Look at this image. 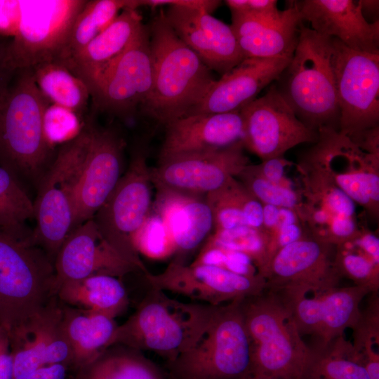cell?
Instances as JSON below:
<instances>
[{
  "mask_svg": "<svg viewBox=\"0 0 379 379\" xmlns=\"http://www.w3.org/2000/svg\"><path fill=\"white\" fill-rule=\"evenodd\" d=\"M153 82L140 110L166 125L185 117L215 81L211 70L167 22L164 11L147 26Z\"/></svg>",
  "mask_w": 379,
  "mask_h": 379,
  "instance_id": "1",
  "label": "cell"
},
{
  "mask_svg": "<svg viewBox=\"0 0 379 379\" xmlns=\"http://www.w3.org/2000/svg\"><path fill=\"white\" fill-rule=\"evenodd\" d=\"M50 104L29 67L17 69L0 99V166L23 187L27 182L38 185L52 161L53 147L44 126Z\"/></svg>",
  "mask_w": 379,
  "mask_h": 379,
  "instance_id": "2",
  "label": "cell"
},
{
  "mask_svg": "<svg viewBox=\"0 0 379 379\" xmlns=\"http://www.w3.org/2000/svg\"><path fill=\"white\" fill-rule=\"evenodd\" d=\"M218 307L183 302L150 286L134 312L118 325L109 346L119 344L150 351L166 362L172 361L196 343L209 326Z\"/></svg>",
  "mask_w": 379,
  "mask_h": 379,
  "instance_id": "3",
  "label": "cell"
},
{
  "mask_svg": "<svg viewBox=\"0 0 379 379\" xmlns=\"http://www.w3.org/2000/svg\"><path fill=\"white\" fill-rule=\"evenodd\" d=\"M333 38L302 25L293 56L274 83L297 118L316 131H339Z\"/></svg>",
  "mask_w": 379,
  "mask_h": 379,
  "instance_id": "4",
  "label": "cell"
},
{
  "mask_svg": "<svg viewBox=\"0 0 379 379\" xmlns=\"http://www.w3.org/2000/svg\"><path fill=\"white\" fill-rule=\"evenodd\" d=\"M239 304L252 346L251 377L301 379L310 348L278 295L265 289Z\"/></svg>",
  "mask_w": 379,
  "mask_h": 379,
  "instance_id": "5",
  "label": "cell"
},
{
  "mask_svg": "<svg viewBox=\"0 0 379 379\" xmlns=\"http://www.w3.org/2000/svg\"><path fill=\"white\" fill-rule=\"evenodd\" d=\"M239 300L218 306L196 343L167 361V379H249L252 346Z\"/></svg>",
  "mask_w": 379,
  "mask_h": 379,
  "instance_id": "6",
  "label": "cell"
},
{
  "mask_svg": "<svg viewBox=\"0 0 379 379\" xmlns=\"http://www.w3.org/2000/svg\"><path fill=\"white\" fill-rule=\"evenodd\" d=\"M55 296L54 265L46 253L0 229V326L11 333Z\"/></svg>",
  "mask_w": 379,
  "mask_h": 379,
  "instance_id": "7",
  "label": "cell"
},
{
  "mask_svg": "<svg viewBox=\"0 0 379 379\" xmlns=\"http://www.w3.org/2000/svg\"><path fill=\"white\" fill-rule=\"evenodd\" d=\"M91 125L84 124L75 138L62 144L37 185L32 244L43 250L53 265L73 230L74 190L86 157Z\"/></svg>",
  "mask_w": 379,
  "mask_h": 379,
  "instance_id": "8",
  "label": "cell"
},
{
  "mask_svg": "<svg viewBox=\"0 0 379 379\" xmlns=\"http://www.w3.org/2000/svg\"><path fill=\"white\" fill-rule=\"evenodd\" d=\"M152 183L146 154L137 150L116 187L93 220L103 239L144 276L149 274L135 237L150 214Z\"/></svg>",
  "mask_w": 379,
  "mask_h": 379,
  "instance_id": "9",
  "label": "cell"
},
{
  "mask_svg": "<svg viewBox=\"0 0 379 379\" xmlns=\"http://www.w3.org/2000/svg\"><path fill=\"white\" fill-rule=\"evenodd\" d=\"M339 132L351 136L378 126L379 54L357 51L333 38Z\"/></svg>",
  "mask_w": 379,
  "mask_h": 379,
  "instance_id": "10",
  "label": "cell"
},
{
  "mask_svg": "<svg viewBox=\"0 0 379 379\" xmlns=\"http://www.w3.org/2000/svg\"><path fill=\"white\" fill-rule=\"evenodd\" d=\"M20 19L11 41L16 69L56 60L86 0L19 1Z\"/></svg>",
  "mask_w": 379,
  "mask_h": 379,
  "instance_id": "11",
  "label": "cell"
},
{
  "mask_svg": "<svg viewBox=\"0 0 379 379\" xmlns=\"http://www.w3.org/2000/svg\"><path fill=\"white\" fill-rule=\"evenodd\" d=\"M243 144L206 152L189 153L159 159L150 168L159 193L199 197L215 192L248 166Z\"/></svg>",
  "mask_w": 379,
  "mask_h": 379,
  "instance_id": "12",
  "label": "cell"
},
{
  "mask_svg": "<svg viewBox=\"0 0 379 379\" xmlns=\"http://www.w3.org/2000/svg\"><path fill=\"white\" fill-rule=\"evenodd\" d=\"M153 67L147 26L143 25L131 45L89 90L95 109L129 118L148 98Z\"/></svg>",
  "mask_w": 379,
  "mask_h": 379,
  "instance_id": "13",
  "label": "cell"
},
{
  "mask_svg": "<svg viewBox=\"0 0 379 379\" xmlns=\"http://www.w3.org/2000/svg\"><path fill=\"white\" fill-rule=\"evenodd\" d=\"M145 277L152 287L213 306L258 295L266 289V281L258 273L245 276L203 264L172 261L161 273H149Z\"/></svg>",
  "mask_w": 379,
  "mask_h": 379,
  "instance_id": "14",
  "label": "cell"
},
{
  "mask_svg": "<svg viewBox=\"0 0 379 379\" xmlns=\"http://www.w3.org/2000/svg\"><path fill=\"white\" fill-rule=\"evenodd\" d=\"M244 119V148L262 161L284 157L292 147L315 142L318 133L295 116L274 84L266 93L241 109Z\"/></svg>",
  "mask_w": 379,
  "mask_h": 379,
  "instance_id": "15",
  "label": "cell"
},
{
  "mask_svg": "<svg viewBox=\"0 0 379 379\" xmlns=\"http://www.w3.org/2000/svg\"><path fill=\"white\" fill-rule=\"evenodd\" d=\"M311 157L355 204L378 215L379 156L364 152L348 136L331 131L320 136Z\"/></svg>",
  "mask_w": 379,
  "mask_h": 379,
  "instance_id": "16",
  "label": "cell"
},
{
  "mask_svg": "<svg viewBox=\"0 0 379 379\" xmlns=\"http://www.w3.org/2000/svg\"><path fill=\"white\" fill-rule=\"evenodd\" d=\"M336 251L337 246L306 234L279 248L258 274L271 291H322L338 286L342 277L335 263Z\"/></svg>",
  "mask_w": 379,
  "mask_h": 379,
  "instance_id": "17",
  "label": "cell"
},
{
  "mask_svg": "<svg viewBox=\"0 0 379 379\" xmlns=\"http://www.w3.org/2000/svg\"><path fill=\"white\" fill-rule=\"evenodd\" d=\"M125 145L124 138L114 129L91 124L86 157L74 190L73 230L92 219L116 187L124 173Z\"/></svg>",
  "mask_w": 379,
  "mask_h": 379,
  "instance_id": "18",
  "label": "cell"
},
{
  "mask_svg": "<svg viewBox=\"0 0 379 379\" xmlns=\"http://www.w3.org/2000/svg\"><path fill=\"white\" fill-rule=\"evenodd\" d=\"M9 337L13 378L54 364H65L72 368V350L62 326V305L57 295Z\"/></svg>",
  "mask_w": 379,
  "mask_h": 379,
  "instance_id": "19",
  "label": "cell"
},
{
  "mask_svg": "<svg viewBox=\"0 0 379 379\" xmlns=\"http://www.w3.org/2000/svg\"><path fill=\"white\" fill-rule=\"evenodd\" d=\"M164 13L176 35L211 71L222 75L245 59L231 26L211 13L173 6Z\"/></svg>",
  "mask_w": 379,
  "mask_h": 379,
  "instance_id": "20",
  "label": "cell"
},
{
  "mask_svg": "<svg viewBox=\"0 0 379 379\" xmlns=\"http://www.w3.org/2000/svg\"><path fill=\"white\" fill-rule=\"evenodd\" d=\"M54 269L56 293L58 288L66 282L97 274L121 278L138 271L103 239L93 219L70 232L55 257Z\"/></svg>",
  "mask_w": 379,
  "mask_h": 379,
  "instance_id": "21",
  "label": "cell"
},
{
  "mask_svg": "<svg viewBox=\"0 0 379 379\" xmlns=\"http://www.w3.org/2000/svg\"><path fill=\"white\" fill-rule=\"evenodd\" d=\"M292 57L246 58L215 80L202 99L187 114L223 113L240 110L275 81Z\"/></svg>",
  "mask_w": 379,
  "mask_h": 379,
  "instance_id": "22",
  "label": "cell"
},
{
  "mask_svg": "<svg viewBox=\"0 0 379 379\" xmlns=\"http://www.w3.org/2000/svg\"><path fill=\"white\" fill-rule=\"evenodd\" d=\"M241 111L185 116L165 125L159 159L168 157L213 152L243 144Z\"/></svg>",
  "mask_w": 379,
  "mask_h": 379,
  "instance_id": "23",
  "label": "cell"
},
{
  "mask_svg": "<svg viewBox=\"0 0 379 379\" xmlns=\"http://www.w3.org/2000/svg\"><path fill=\"white\" fill-rule=\"evenodd\" d=\"M302 22L319 34L335 38L348 48L379 54V20L370 23L364 18L359 1H291Z\"/></svg>",
  "mask_w": 379,
  "mask_h": 379,
  "instance_id": "24",
  "label": "cell"
},
{
  "mask_svg": "<svg viewBox=\"0 0 379 379\" xmlns=\"http://www.w3.org/2000/svg\"><path fill=\"white\" fill-rule=\"evenodd\" d=\"M231 13L230 26L245 58L293 56L303 22L291 4L275 18Z\"/></svg>",
  "mask_w": 379,
  "mask_h": 379,
  "instance_id": "25",
  "label": "cell"
},
{
  "mask_svg": "<svg viewBox=\"0 0 379 379\" xmlns=\"http://www.w3.org/2000/svg\"><path fill=\"white\" fill-rule=\"evenodd\" d=\"M143 25L137 9L126 8L81 52L62 65L90 90L131 45Z\"/></svg>",
  "mask_w": 379,
  "mask_h": 379,
  "instance_id": "26",
  "label": "cell"
},
{
  "mask_svg": "<svg viewBox=\"0 0 379 379\" xmlns=\"http://www.w3.org/2000/svg\"><path fill=\"white\" fill-rule=\"evenodd\" d=\"M160 194L165 201L157 213L168 232L173 253L178 258L192 253L211 234L214 220L210 205L200 197Z\"/></svg>",
  "mask_w": 379,
  "mask_h": 379,
  "instance_id": "27",
  "label": "cell"
},
{
  "mask_svg": "<svg viewBox=\"0 0 379 379\" xmlns=\"http://www.w3.org/2000/svg\"><path fill=\"white\" fill-rule=\"evenodd\" d=\"M62 305V326L72 350L74 372L109 346L118 325L104 314Z\"/></svg>",
  "mask_w": 379,
  "mask_h": 379,
  "instance_id": "28",
  "label": "cell"
},
{
  "mask_svg": "<svg viewBox=\"0 0 379 379\" xmlns=\"http://www.w3.org/2000/svg\"><path fill=\"white\" fill-rule=\"evenodd\" d=\"M56 295L68 306L112 319L121 315L129 305L122 281L119 277L107 274L64 283L58 288Z\"/></svg>",
  "mask_w": 379,
  "mask_h": 379,
  "instance_id": "29",
  "label": "cell"
},
{
  "mask_svg": "<svg viewBox=\"0 0 379 379\" xmlns=\"http://www.w3.org/2000/svg\"><path fill=\"white\" fill-rule=\"evenodd\" d=\"M373 291L365 286H335L317 292L316 304L317 333L319 345H326L353 328L358 321L359 305Z\"/></svg>",
  "mask_w": 379,
  "mask_h": 379,
  "instance_id": "30",
  "label": "cell"
},
{
  "mask_svg": "<svg viewBox=\"0 0 379 379\" xmlns=\"http://www.w3.org/2000/svg\"><path fill=\"white\" fill-rule=\"evenodd\" d=\"M72 379H167V376L143 352L115 344L74 371Z\"/></svg>",
  "mask_w": 379,
  "mask_h": 379,
  "instance_id": "31",
  "label": "cell"
},
{
  "mask_svg": "<svg viewBox=\"0 0 379 379\" xmlns=\"http://www.w3.org/2000/svg\"><path fill=\"white\" fill-rule=\"evenodd\" d=\"M310 348L301 379H369L364 357L343 335Z\"/></svg>",
  "mask_w": 379,
  "mask_h": 379,
  "instance_id": "32",
  "label": "cell"
},
{
  "mask_svg": "<svg viewBox=\"0 0 379 379\" xmlns=\"http://www.w3.org/2000/svg\"><path fill=\"white\" fill-rule=\"evenodd\" d=\"M138 0L87 1L77 16L55 62L64 64L81 52L126 8L137 9Z\"/></svg>",
  "mask_w": 379,
  "mask_h": 379,
  "instance_id": "33",
  "label": "cell"
},
{
  "mask_svg": "<svg viewBox=\"0 0 379 379\" xmlns=\"http://www.w3.org/2000/svg\"><path fill=\"white\" fill-rule=\"evenodd\" d=\"M31 69L37 87L51 104L67 108L81 118L91 95L81 79L55 61L43 62Z\"/></svg>",
  "mask_w": 379,
  "mask_h": 379,
  "instance_id": "34",
  "label": "cell"
},
{
  "mask_svg": "<svg viewBox=\"0 0 379 379\" xmlns=\"http://www.w3.org/2000/svg\"><path fill=\"white\" fill-rule=\"evenodd\" d=\"M32 219L34 201L13 175L0 166V229L20 241L32 244L33 230L29 228L27 222Z\"/></svg>",
  "mask_w": 379,
  "mask_h": 379,
  "instance_id": "35",
  "label": "cell"
},
{
  "mask_svg": "<svg viewBox=\"0 0 379 379\" xmlns=\"http://www.w3.org/2000/svg\"><path fill=\"white\" fill-rule=\"evenodd\" d=\"M204 246L241 252L252 260L258 273L275 253L274 238L265 230L247 225L215 231Z\"/></svg>",
  "mask_w": 379,
  "mask_h": 379,
  "instance_id": "36",
  "label": "cell"
},
{
  "mask_svg": "<svg viewBox=\"0 0 379 379\" xmlns=\"http://www.w3.org/2000/svg\"><path fill=\"white\" fill-rule=\"evenodd\" d=\"M237 177L241 178V183L248 192L263 204L293 209L299 213L303 204L301 195L282 184L267 181L258 173L255 166H247Z\"/></svg>",
  "mask_w": 379,
  "mask_h": 379,
  "instance_id": "37",
  "label": "cell"
},
{
  "mask_svg": "<svg viewBox=\"0 0 379 379\" xmlns=\"http://www.w3.org/2000/svg\"><path fill=\"white\" fill-rule=\"evenodd\" d=\"M355 246L352 241L337 246L335 263L341 277L349 278L355 285L367 286L373 292L378 291L379 266Z\"/></svg>",
  "mask_w": 379,
  "mask_h": 379,
  "instance_id": "38",
  "label": "cell"
},
{
  "mask_svg": "<svg viewBox=\"0 0 379 379\" xmlns=\"http://www.w3.org/2000/svg\"><path fill=\"white\" fill-rule=\"evenodd\" d=\"M368 305L353 329L354 349L362 355L364 364L379 361V296L378 291L371 293Z\"/></svg>",
  "mask_w": 379,
  "mask_h": 379,
  "instance_id": "39",
  "label": "cell"
},
{
  "mask_svg": "<svg viewBox=\"0 0 379 379\" xmlns=\"http://www.w3.org/2000/svg\"><path fill=\"white\" fill-rule=\"evenodd\" d=\"M139 253L154 258H163L174 252L165 223L159 213L148 216L135 237Z\"/></svg>",
  "mask_w": 379,
  "mask_h": 379,
  "instance_id": "40",
  "label": "cell"
},
{
  "mask_svg": "<svg viewBox=\"0 0 379 379\" xmlns=\"http://www.w3.org/2000/svg\"><path fill=\"white\" fill-rule=\"evenodd\" d=\"M81 119L74 112L51 103L44 116L45 134L50 145L64 144L75 138L82 128Z\"/></svg>",
  "mask_w": 379,
  "mask_h": 379,
  "instance_id": "41",
  "label": "cell"
},
{
  "mask_svg": "<svg viewBox=\"0 0 379 379\" xmlns=\"http://www.w3.org/2000/svg\"><path fill=\"white\" fill-rule=\"evenodd\" d=\"M231 13H244L259 18H278L282 11L277 6L276 0H227L225 1Z\"/></svg>",
  "mask_w": 379,
  "mask_h": 379,
  "instance_id": "42",
  "label": "cell"
},
{
  "mask_svg": "<svg viewBox=\"0 0 379 379\" xmlns=\"http://www.w3.org/2000/svg\"><path fill=\"white\" fill-rule=\"evenodd\" d=\"M353 217L333 215L327 236V242L339 246L353 241L360 234Z\"/></svg>",
  "mask_w": 379,
  "mask_h": 379,
  "instance_id": "43",
  "label": "cell"
},
{
  "mask_svg": "<svg viewBox=\"0 0 379 379\" xmlns=\"http://www.w3.org/2000/svg\"><path fill=\"white\" fill-rule=\"evenodd\" d=\"M11 37L0 35V99L8 88L16 68L11 56Z\"/></svg>",
  "mask_w": 379,
  "mask_h": 379,
  "instance_id": "44",
  "label": "cell"
},
{
  "mask_svg": "<svg viewBox=\"0 0 379 379\" xmlns=\"http://www.w3.org/2000/svg\"><path fill=\"white\" fill-rule=\"evenodd\" d=\"M20 19L19 1H0V35L14 37Z\"/></svg>",
  "mask_w": 379,
  "mask_h": 379,
  "instance_id": "45",
  "label": "cell"
},
{
  "mask_svg": "<svg viewBox=\"0 0 379 379\" xmlns=\"http://www.w3.org/2000/svg\"><path fill=\"white\" fill-rule=\"evenodd\" d=\"M217 0H138L139 6H147L152 8L168 5L196 9L211 13L220 5Z\"/></svg>",
  "mask_w": 379,
  "mask_h": 379,
  "instance_id": "46",
  "label": "cell"
},
{
  "mask_svg": "<svg viewBox=\"0 0 379 379\" xmlns=\"http://www.w3.org/2000/svg\"><path fill=\"white\" fill-rule=\"evenodd\" d=\"M290 162L284 157H279L262 161L259 165L255 166L258 173L267 181L281 184L284 178L285 167Z\"/></svg>",
  "mask_w": 379,
  "mask_h": 379,
  "instance_id": "47",
  "label": "cell"
},
{
  "mask_svg": "<svg viewBox=\"0 0 379 379\" xmlns=\"http://www.w3.org/2000/svg\"><path fill=\"white\" fill-rule=\"evenodd\" d=\"M72 369L65 364H54L40 367L26 375L13 379H72Z\"/></svg>",
  "mask_w": 379,
  "mask_h": 379,
  "instance_id": "48",
  "label": "cell"
},
{
  "mask_svg": "<svg viewBox=\"0 0 379 379\" xmlns=\"http://www.w3.org/2000/svg\"><path fill=\"white\" fill-rule=\"evenodd\" d=\"M13 358L8 331L0 326V379H13Z\"/></svg>",
  "mask_w": 379,
  "mask_h": 379,
  "instance_id": "49",
  "label": "cell"
},
{
  "mask_svg": "<svg viewBox=\"0 0 379 379\" xmlns=\"http://www.w3.org/2000/svg\"><path fill=\"white\" fill-rule=\"evenodd\" d=\"M243 213L247 226L263 230V204L249 192L244 203Z\"/></svg>",
  "mask_w": 379,
  "mask_h": 379,
  "instance_id": "50",
  "label": "cell"
},
{
  "mask_svg": "<svg viewBox=\"0 0 379 379\" xmlns=\"http://www.w3.org/2000/svg\"><path fill=\"white\" fill-rule=\"evenodd\" d=\"M361 150L370 154L379 156V128H369L348 136Z\"/></svg>",
  "mask_w": 379,
  "mask_h": 379,
  "instance_id": "51",
  "label": "cell"
},
{
  "mask_svg": "<svg viewBox=\"0 0 379 379\" xmlns=\"http://www.w3.org/2000/svg\"><path fill=\"white\" fill-rule=\"evenodd\" d=\"M375 265L379 266V239L369 232H360L352 241Z\"/></svg>",
  "mask_w": 379,
  "mask_h": 379,
  "instance_id": "52",
  "label": "cell"
},
{
  "mask_svg": "<svg viewBox=\"0 0 379 379\" xmlns=\"http://www.w3.org/2000/svg\"><path fill=\"white\" fill-rule=\"evenodd\" d=\"M305 234L300 222L280 227L274 237L276 252L279 248L300 239Z\"/></svg>",
  "mask_w": 379,
  "mask_h": 379,
  "instance_id": "53",
  "label": "cell"
},
{
  "mask_svg": "<svg viewBox=\"0 0 379 379\" xmlns=\"http://www.w3.org/2000/svg\"><path fill=\"white\" fill-rule=\"evenodd\" d=\"M279 218V208L263 204V230L274 236L277 234Z\"/></svg>",
  "mask_w": 379,
  "mask_h": 379,
  "instance_id": "54",
  "label": "cell"
},
{
  "mask_svg": "<svg viewBox=\"0 0 379 379\" xmlns=\"http://www.w3.org/2000/svg\"><path fill=\"white\" fill-rule=\"evenodd\" d=\"M300 221L299 215L295 210L287 208H279L278 230L288 225L300 223Z\"/></svg>",
  "mask_w": 379,
  "mask_h": 379,
  "instance_id": "55",
  "label": "cell"
},
{
  "mask_svg": "<svg viewBox=\"0 0 379 379\" xmlns=\"http://www.w3.org/2000/svg\"><path fill=\"white\" fill-rule=\"evenodd\" d=\"M361 13L365 18L375 17L378 14L379 1L377 0H359ZM367 21V20H366Z\"/></svg>",
  "mask_w": 379,
  "mask_h": 379,
  "instance_id": "56",
  "label": "cell"
},
{
  "mask_svg": "<svg viewBox=\"0 0 379 379\" xmlns=\"http://www.w3.org/2000/svg\"><path fill=\"white\" fill-rule=\"evenodd\" d=\"M249 379H253V378H250Z\"/></svg>",
  "mask_w": 379,
  "mask_h": 379,
  "instance_id": "57",
  "label": "cell"
}]
</instances>
